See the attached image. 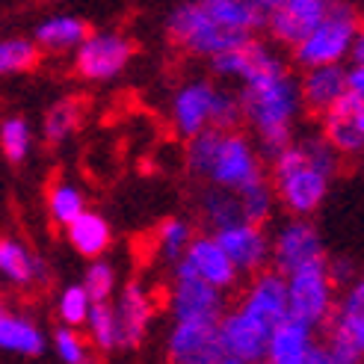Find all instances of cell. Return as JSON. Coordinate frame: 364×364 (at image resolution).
Instances as JSON below:
<instances>
[{"label": "cell", "mask_w": 364, "mask_h": 364, "mask_svg": "<svg viewBox=\"0 0 364 364\" xmlns=\"http://www.w3.org/2000/svg\"><path fill=\"white\" fill-rule=\"evenodd\" d=\"M341 160L343 154L326 139L323 131L287 142L269 157V181L276 187L279 205L294 216L317 213L332 190Z\"/></svg>", "instance_id": "1"}, {"label": "cell", "mask_w": 364, "mask_h": 364, "mask_svg": "<svg viewBox=\"0 0 364 364\" xmlns=\"http://www.w3.org/2000/svg\"><path fill=\"white\" fill-rule=\"evenodd\" d=\"M240 101L243 122L249 124V131L267 160L282 151L287 142L296 139V124L305 113V101L299 80L290 75L287 65L243 83Z\"/></svg>", "instance_id": "2"}, {"label": "cell", "mask_w": 364, "mask_h": 364, "mask_svg": "<svg viewBox=\"0 0 364 364\" xmlns=\"http://www.w3.org/2000/svg\"><path fill=\"white\" fill-rule=\"evenodd\" d=\"M187 169L213 187L243 190L267 178L264 151L237 127H208L187 139Z\"/></svg>", "instance_id": "3"}, {"label": "cell", "mask_w": 364, "mask_h": 364, "mask_svg": "<svg viewBox=\"0 0 364 364\" xmlns=\"http://www.w3.org/2000/svg\"><path fill=\"white\" fill-rule=\"evenodd\" d=\"M169 113L178 136L190 139L208 127H237L243 122V101L234 89L198 77L178 86Z\"/></svg>", "instance_id": "4"}, {"label": "cell", "mask_w": 364, "mask_h": 364, "mask_svg": "<svg viewBox=\"0 0 364 364\" xmlns=\"http://www.w3.org/2000/svg\"><path fill=\"white\" fill-rule=\"evenodd\" d=\"M166 33L181 50L198 60H213L223 50H231L252 39L249 33L223 24L202 0H181L166 18Z\"/></svg>", "instance_id": "5"}, {"label": "cell", "mask_w": 364, "mask_h": 364, "mask_svg": "<svg viewBox=\"0 0 364 364\" xmlns=\"http://www.w3.org/2000/svg\"><path fill=\"white\" fill-rule=\"evenodd\" d=\"M361 18L364 15L353 0H329V12H326L323 21L296 48H290L294 63L299 68L347 63L353 53V42H355Z\"/></svg>", "instance_id": "6"}, {"label": "cell", "mask_w": 364, "mask_h": 364, "mask_svg": "<svg viewBox=\"0 0 364 364\" xmlns=\"http://www.w3.org/2000/svg\"><path fill=\"white\" fill-rule=\"evenodd\" d=\"M338 282L332 279L329 261H314L299 267L287 276V299H290V317L305 320L323 329L332 320L338 308Z\"/></svg>", "instance_id": "7"}, {"label": "cell", "mask_w": 364, "mask_h": 364, "mask_svg": "<svg viewBox=\"0 0 364 364\" xmlns=\"http://www.w3.org/2000/svg\"><path fill=\"white\" fill-rule=\"evenodd\" d=\"M272 326L249 314L246 308L234 305L220 320V341L225 364H258L267 361V347H269Z\"/></svg>", "instance_id": "8"}, {"label": "cell", "mask_w": 364, "mask_h": 364, "mask_svg": "<svg viewBox=\"0 0 364 364\" xmlns=\"http://www.w3.org/2000/svg\"><path fill=\"white\" fill-rule=\"evenodd\" d=\"M314 261H326V246L317 225L308 216L290 213V220H284L272 231V267L290 276L294 269Z\"/></svg>", "instance_id": "9"}, {"label": "cell", "mask_w": 364, "mask_h": 364, "mask_svg": "<svg viewBox=\"0 0 364 364\" xmlns=\"http://www.w3.org/2000/svg\"><path fill=\"white\" fill-rule=\"evenodd\" d=\"M134 57V45L122 33H89L75 50V68L83 80H116Z\"/></svg>", "instance_id": "10"}, {"label": "cell", "mask_w": 364, "mask_h": 364, "mask_svg": "<svg viewBox=\"0 0 364 364\" xmlns=\"http://www.w3.org/2000/svg\"><path fill=\"white\" fill-rule=\"evenodd\" d=\"M175 276H198L223 290H234L240 282L243 272L234 267V261L228 258V252L223 249V243L216 240V234H198L193 237V243L187 246V252L172 264Z\"/></svg>", "instance_id": "11"}, {"label": "cell", "mask_w": 364, "mask_h": 364, "mask_svg": "<svg viewBox=\"0 0 364 364\" xmlns=\"http://www.w3.org/2000/svg\"><path fill=\"white\" fill-rule=\"evenodd\" d=\"M166 355L175 364H225L220 323L216 320H175L166 338Z\"/></svg>", "instance_id": "12"}, {"label": "cell", "mask_w": 364, "mask_h": 364, "mask_svg": "<svg viewBox=\"0 0 364 364\" xmlns=\"http://www.w3.org/2000/svg\"><path fill=\"white\" fill-rule=\"evenodd\" d=\"M172 320H216L228 311V290L216 287L198 276H175L169 290Z\"/></svg>", "instance_id": "13"}, {"label": "cell", "mask_w": 364, "mask_h": 364, "mask_svg": "<svg viewBox=\"0 0 364 364\" xmlns=\"http://www.w3.org/2000/svg\"><path fill=\"white\" fill-rule=\"evenodd\" d=\"M213 234L243 276H255V272H261L272 264V234H267L264 223L240 220Z\"/></svg>", "instance_id": "14"}, {"label": "cell", "mask_w": 364, "mask_h": 364, "mask_svg": "<svg viewBox=\"0 0 364 364\" xmlns=\"http://www.w3.org/2000/svg\"><path fill=\"white\" fill-rule=\"evenodd\" d=\"M208 65L220 80H231V83L243 86V83L267 75V71H276V68H282L287 63L279 57L276 50H272V45H267V42H261V39H255L252 36V39L240 42L237 48L223 50L220 57L208 60Z\"/></svg>", "instance_id": "15"}, {"label": "cell", "mask_w": 364, "mask_h": 364, "mask_svg": "<svg viewBox=\"0 0 364 364\" xmlns=\"http://www.w3.org/2000/svg\"><path fill=\"white\" fill-rule=\"evenodd\" d=\"M329 12V0H279L267 12V33L276 45L296 48Z\"/></svg>", "instance_id": "16"}, {"label": "cell", "mask_w": 364, "mask_h": 364, "mask_svg": "<svg viewBox=\"0 0 364 364\" xmlns=\"http://www.w3.org/2000/svg\"><path fill=\"white\" fill-rule=\"evenodd\" d=\"M237 305L246 308L249 314H255L258 320H264L267 326L276 329L284 317H290L287 276H284V272H279L276 267L255 272V276H249V284L243 287Z\"/></svg>", "instance_id": "17"}, {"label": "cell", "mask_w": 364, "mask_h": 364, "mask_svg": "<svg viewBox=\"0 0 364 364\" xmlns=\"http://www.w3.org/2000/svg\"><path fill=\"white\" fill-rule=\"evenodd\" d=\"M317 326L296 320V317H284L269 335V347H267V361L269 364H317L320 355V343L317 341Z\"/></svg>", "instance_id": "18"}, {"label": "cell", "mask_w": 364, "mask_h": 364, "mask_svg": "<svg viewBox=\"0 0 364 364\" xmlns=\"http://www.w3.org/2000/svg\"><path fill=\"white\" fill-rule=\"evenodd\" d=\"M320 119H323L320 131L343 157H361L364 154V98L347 92Z\"/></svg>", "instance_id": "19"}, {"label": "cell", "mask_w": 364, "mask_h": 364, "mask_svg": "<svg viewBox=\"0 0 364 364\" xmlns=\"http://www.w3.org/2000/svg\"><path fill=\"white\" fill-rule=\"evenodd\" d=\"M302 89V101H305V113L323 116L350 92V80H347V65L332 63V65H314V68H302L299 77Z\"/></svg>", "instance_id": "20"}, {"label": "cell", "mask_w": 364, "mask_h": 364, "mask_svg": "<svg viewBox=\"0 0 364 364\" xmlns=\"http://www.w3.org/2000/svg\"><path fill=\"white\" fill-rule=\"evenodd\" d=\"M116 314H119L122 350H136L145 341V335H149V326L154 317L151 296L145 294V287L139 282H131L122 287L119 302H116Z\"/></svg>", "instance_id": "21"}, {"label": "cell", "mask_w": 364, "mask_h": 364, "mask_svg": "<svg viewBox=\"0 0 364 364\" xmlns=\"http://www.w3.org/2000/svg\"><path fill=\"white\" fill-rule=\"evenodd\" d=\"M65 234H68L71 249H75L77 255H83V258H89V261L101 258V255L113 243L110 223H107L104 216L95 213V210H83L75 223L65 225Z\"/></svg>", "instance_id": "22"}, {"label": "cell", "mask_w": 364, "mask_h": 364, "mask_svg": "<svg viewBox=\"0 0 364 364\" xmlns=\"http://www.w3.org/2000/svg\"><path fill=\"white\" fill-rule=\"evenodd\" d=\"M0 350L24 358H39L45 353V335L30 317L4 311L0 314Z\"/></svg>", "instance_id": "23"}, {"label": "cell", "mask_w": 364, "mask_h": 364, "mask_svg": "<svg viewBox=\"0 0 364 364\" xmlns=\"http://www.w3.org/2000/svg\"><path fill=\"white\" fill-rule=\"evenodd\" d=\"M0 276H4L9 284L33 287L45 279V267L24 243L0 234Z\"/></svg>", "instance_id": "24"}, {"label": "cell", "mask_w": 364, "mask_h": 364, "mask_svg": "<svg viewBox=\"0 0 364 364\" xmlns=\"http://www.w3.org/2000/svg\"><path fill=\"white\" fill-rule=\"evenodd\" d=\"M86 36H89V24L83 21V18L53 15V18H48V21H42L39 27H36L33 39L39 42V48L48 50V53H63V50H77Z\"/></svg>", "instance_id": "25"}, {"label": "cell", "mask_w": 364, "mask_h": 364, "mask_svg": "<svg viewBox=\"0 0 364 364\" xmlns=\"http://www.w3.org/2000/svg\"><path fill=\"white\" fill-rule=\"evenodd\" d=\"M198 213H202V223L210 231H220L231 223L246 220L237 190H225V187H213V184H208L202 198H198Z\"/></svg>", "instance_id": "26"}, {"label": "cell", "mask_w": 364, "mask_h": 364, "mask_svg": "<svg viewBox=\"0 0 364 364\" xmlns=\"http://www.w3.org/2000/svg\"><path fill=\"white\" fill-rule=\"evenodd\" d=\"M86 338L98 353H113L122 347L119 314H116V305H110V299L92 305L89 320H86Z\"/></svg>", "instance_id": "27"}, {"label": "cell", "mask_w": 364, "mask_h": 364, "mask_svg": "<svg viewBox=\"0 0 364 364\" xmlns=\"http://www.w3.org/2000/svg\"><path fill=\"white\" fill-rule=\"evenodd\" d=\"M39 53H42V48L36 39H21V36L0 39V77L24 75V71L36 68Z\"/></svg>", "instance_id": "28"}, {"label": "cell", "mask_w": 364, "mask_h": 364, "mask_svg": "<svg viewBox=\"0 0 364 364\" xmlns=\"http://www.w3.org/2000/svg\"><path fill=\"white\" fill-rule=\"evenodd\" d=\"M80 116H83V110H80L77 101H71V98L57 101V104H53L50 110L45 113V124H42L45 139H48L50 145L65 142V139L80 127Z\"/></svg>", "instance_id": "29"}, {"label": "cell", "mask_w": 364, "mask_h": 364, "mask_svg": "<svg viewBox=\"0 0 364 364\" xmlns=\"http://www.w3.org/2000/svg\"><path fill=\"white\" fill-rule=\"evenodd\" d=\"M237 196H240V205H243V216L252 223H267L279 205V196H276V187H272L269 175L261 181H252L249 187L237 190Z\"/></svg>", "instance_id": "30"}, {"label": "cell", "mask_w": 364, "mask_h": 364, "mask_svg": "<svg viewBox=\"0 0 364 364\" xmlns=\"http://www.w3.org/2000/svg\"><path fill=\"white\" fill-rule=\"evenodd\" d=\"M0 151L9 163H24L33 151V131L30 122L21 116H9L0 122Z\"/></svg>", "instance_id": "31"}, {"label": "cell", "mask_w": 364, "mask_h": 364, "mask_svg": "<svg viewBox=\"0 0 364 364\" xmlns=\"http://www.w3.org/2000/svg\"><path fill=\"white\" fill-rule=\"evenodd\" d=\"M48 210L53 216V223H60L65 228L68 223H75L77 216L86 210L83 193L75 184H68V181H60V184H53L48 190Z\"/></svg>", "instance_id": "32"}, {"label": "cell", "mask_w": 364, "mask_h": 364, "mask_svg": "<svg viewBox=\"0 0 364 364\" xmlns=\"http://www.w3.org/2000/svg\"><path fill=\"white\" fill-rule=\"evenodd\" d=\"M193 225L187 220H181V216H169V220H163L157 225V249L166 261H178L181 255L187 252V246L193 243Z\"/></svg>", "instance_id": "33"}, {"label": "cell", "mask_w": 364, "mask_h": 364, "mask_svg": "<svg viewBox=\"0 0 364 364\" xmlns=\"http://www.w3.org/2000/svg\"><path fill=\"white\" fill-rule=\"evenodd\" d=\"M92 305H95V299L86 290L83 282L80 284H68L60 294V299H57V314H60V320L65 326H75V329H80V326H86Z\"/></svg>", "instance_id": "34"}, {"label": "cell", "mask_w": 364, "mask_h": 364, "mask_svg": "<svg viewBox=\"0 0 364 364\" xmlns=\"http://www.w3.org/2000/svg\"><path fill=\"white\" fill-rule=\"evenodd\" d=\"M89 338H83L75 326H60L57 332H53V353L63 364H86L89 361Z\"/></svg>", "instance_id": "35"}, {"label": "cell", "mask_w": 364, "mask_h": 364, "mask_svg": "<svg viewBox=\"0 0 364 364\" xmlns=\"http://www.w3.org/2000/svg\"><path fill=\"white\" fill-rule=\"evenodd\" d=\"M83 284H86L89 294H92L95 302H107L113 296V290H116V269L107 261H101V258H92V264L86 267Z\"/></svg>", "instance_id": "36"}, {"label": "cell", "mask_w": 364, "mask_h": 364, "mask_svg": "<svg viewBox=\"0 0 364 364\" xmlns=\"http://www.w3.org/2000/svg\"><path fill=\"white\" fill-rule=\"evenodd\" d=\"M329 269H332V279L338 282V287H347V284H353L355 282V272H353V261H332L329 264Z\"/></svg>", "instance_id": "37"}, {"label": "cell", "mask_w": 364, "mask_h": 364, "mask_svg": "<svg viewBox=\"0 0 364 364\" xmlns=\"http://www.w3.org/2000/svg\"><path fill=\"white\" fill-rule=\"evenodd\" d=\"M347 80H350V92L364 98V63H353L347 68Z\"/></svg>", "instance_id": "38"}, {"label": "cell", "mask_w": 364, "mask_h": 364, "mask_svg": "<svg viewBox=\"0 0 364 364\" xmlns=\"http://www.w3.org/2000/svg\"><path fill=\"white\" fill-rule=\"evenodd\" d=\"M353 63H364V18L358 24V33H355V42H353V53H350Z\"/></svg>", "instance_id": "39"}, {"label": "cell", "mask_w": 364, "mask_h": 364, "mask_svg": "<svg viewBox=\"0 0 364 364\" xmlns=\"http://www.w3.org/2000/svg\"><path fill=\"white\" fill-rule=\"evenodd\" d=\"M249 4H258V6H264V9L269 12L272 6H276V4H279V0H249Z\"/></svg>", "instance_id": "40"}, {"label": "cell", "mask_w": 364, "mask_h": 364, "mask_svg": "<svg viewBox=\"0 0 364 364\" xmlns=\"http://www.w3.org/2000/svg\"><path fill=\"white\" fill-rule=\"evenodd\" d=\"M353 4H355V6L361 9V15H364V0H353Z\"/></svg>", "instance_id": "41"}]
</instances>
